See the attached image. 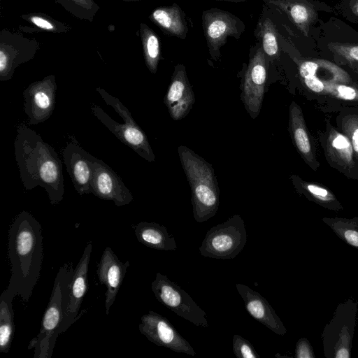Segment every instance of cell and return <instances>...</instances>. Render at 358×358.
<instances>
[{
  "label": "cell",
  "instance_id": "obj_33",
  "mask_svg": "<svg viewBox=\"0 0 358 358\" xmlns=\"http://www.w3.org/2000/svg\"><path fill=\"white\" fill-rule=\"evenodd\" d=\"M31 22L36 24L37 27L47 29V30H51L54 29V26L52 24L51 22L46 20L44 18H42L41 17L34 16L31 17Z\"/></svg>",
  "mask_w": 358,
  "mask_h": 358
},
{
  "label": "cell",
  "instance_id": "obj_14",
  "mask_svg": "<svg viewBox=\"0 0 358 358\" xmlns=\"http://www.w3.org/2000/svg\"><path fill=\"white\" fill-rule=\"evenodd\" d=\"M295 61L302 83L314 93L323 95L329 82H353L346 71L327 60L298 58Z\"/></svg>",
  "mask_w": 358,
  "mask_h": 358
},
{
  "label": "cell",
  "instance_id": "obj_5",
  "mask_svg": "<svg viewBox=\"0 0 358 358\" xmlns=\"http://www.w3.org/2000/svg\"><path fill=\"white\" fill-rule=\"evenodd\" d=\"M105 103L122 118L124 123L113 120L101 107L92 104V114L122 143L131 148L149 162L155 161V156L145 132L133 118L129 109L120 101L101 87L96 89Z\"/></svg>",
  "mask_w": 358,
  "mask_h": 358
},
{
  "label": "cell",
  "instance_id": "obj_23",
  "mask_svg": "<svg viewBox=\"0 0 358 358\" xmlns=\"http://www.w3.org/2000/svg\"><path fill=\"white\" fill-rule=\"evenodd\" d=\"M137 240L144 245L158 250H175L177 245L167 229L156 222H141L134 227Z\"/></svg>",
  "mask_w": 358,
  "mask_h": 358
},
{
  "label": "cell",
  "instance_id": "obj_6",
  "mask_svg": "<svg viewBox=\"0 0 358 358\" xmlns=\"http://www.w3.org/2000/svg\"><path fill=\"white\" fill-rule=\"evenodd\" d=\"M247 241L245 222L239 215L208 230L199 250L204 257L229 259L236 257Z\"/></svg>",
  "mask_w": 358,
  "mask_h": 358
},
{
  "label": "cell",
  "instance_id": "obj_18",
  "mask_svg": "<svg viewBox=\"0 0 358 358\" xmlns=\"http://www.w3.org/2000/svg\"><path fill=\"white\" fill-rule=\"evenodd\" d=\"M91 155L73 137L70 138V141L62 150L64 163L79 195L91 193Z\"/></svg>",
  "mask_w": 358,
  "mask_h": 358
},
{
  "label": "cell",
  "instance_id": "obj_9",
  "mask_svg": "<svg viewBox=\"0 0 358 358\" xmlns=\"http://www.w3.org/2000/svg\"><path fill=\"white\" fill-rule=\"evenodd\" d=\"M319 140L329 166L348 178L358 180V160L349 138L327 120Z\"/></svg>",
  "mask_w": 358,
  "mask_h": 358
},
{
  "label": "cell",
  "instance_id": "obj_35",
  "mask_svg": "<svg viewBox=\"0 0 358 358\" xmlns=\"http://www.w3.org/2000/svg\"><path fill=\"white\" fill-rule=\"evenodd\" d=\"M297 357H311L310 355L309 354L307 347L305 345L301 344L298 347Z\"/></svg>",
  "mask_w": 358,
  "mask_h": 358
},
{
  "label": "cell",
  "instance_id": "obj_3",
  "mask_svg": "<svg viewBox=\"0 0 358 358\" xmlns=\"http://www.w3.org/2000/svg\"><path fill=\"white\" fill-rule=\"evenodd\" d=\"M180 161L191 189L193 217L199 223L215 215L220 204V189L210 164L190 148H178Z\"/></svg>",
  "mask_w": 358,
  "mask_h": 358
},
{
  "label": "cell",
  "instance_id": "obj_22",
  "mask_svg": "<svg viewBox=\"0 0 358 358\" xmlns=\"http://www.w3.org/2000/svg\"><path fill=\"white\" fill-rule=\"evenodd\" d=\"M150 19L169 36L185 39L188 26L185 13L177 3L155 9Z\"/></svg>",
  "mask_w": 358,
  "mask_h": 358
},
{
  "label": "cell",
  "instance_id": "obj_24",
  "mask_svg": "<svg viewBox=\"0 0 358 358\" xmlns=\"http://www.w3.org/2000/svg\"><path fill=\"white\" fill-rule=\"evenodd\" d=\"M14 296L6 289L0 296V351L8 353L13 341L15 325L13 301Z\"/></svg>",
  "mask_w": 358,
  "mask_h": 358
},
{
  "label": "cell",
  "instance_id": "obj_4",
  "mask_svg": "<svg viewBox=\"0 0 358 358\" xmlns=\"http://www.w3.org/2000/svg\"><path fill=\"white\" fill-rule=\"evenodd\" d=\"M71 262L60 267L53 285L48 306L44 312L38 334L28 345L34 349V358H50L57 338L61 334L64 309L68 300L74 269Z\"/></svg>",
  "mask_w": 358,
  "mask_h": 358
},
{
  "label": "cell",
  "instance_id": "obj_27",
  "mask_svg": "<svg viewBox=\"0 0 358 358\" xmlns=\"http://www.w3.org/2000/svg\"><path fill=\"white\" fill-rule=\"evenodd\" d=\"M327 48L337 64L345 65L358 74V43L330 42Z\"/></svg>",
  "mask_w": 358,
  "mask_h": 358
},
{
  "label": "cell",
  "instance_id": "obj_31",
  "mask_svg": "<svg viewBox=\"0 0 358 358\" xmlns=\"http://www.w3.org/2000/svg\"><path fill=\"white\" fill-rule=\"evenodd\" d=\"M232 349L238 358H259L252 345L240 335L235 334L232 339Z\"/></svg>",
  "mask_w": 358,
  "mask_h": 358
},
{
  "label": "cell",
  "instance_id": "obj_39",
  "mask_svg": "<svg viewBox=\"0 0 358 358\" xmlns=\"http://www.w3.org/2000/svg\"><path fill=\"white\" fill-rule=\"evenodd\" d=\"M356 24H358V21L357 22V23H356Z\"/></svg>",
  "mask_w": 358,
  "mask_h": 358
},
{
  "label": "cell",
  "instance_id": "obj_34",
  "mask_svg": "<svg viewBox=\"0 0 358 358\" xmlns=\"http://www.w3.org/2000/svg\"><path fill=\"white\" fill-rule=\"evenodd\" d=\"M345 238L351 245L358 246V232L348 230L345 232Z\"/></svg>",
  "mask_w": 358,
  "mask_h": 358
},
{
  "label": "cell",
  "instance_id": "obj_29",
  "mask_svg": "<svg viewBox=\"0 0 358 358\" xmlns=\"http://www.w3.org/2000/svg\"><path fill=\"white\" fill-rule=\"evenodd\" d=\"M141 33L146 65L151 73H155L161 55L159 38L145 25L142 27Z\"/></svg>",
  "mask_w": 358,
  "mask_h": 358
},
{
  "label": "cell",
  "instance_id": "obj_25",
  "mask_svg": "<svg viewBox=\"0 0 358 358\" xmlns=\"http://www.w3.org/2000/svg\"><path fill=\"white\" fill-rule=\"evenodd\" d=\"M255 36L262 45L267 61L277 59L280 55L279 34L273 22L266 17H259Z\"/></svg>",
  "mask_w": 358,
  "mask_h": 358
},
{
  "label": "cell",
  "instance_id": "obj_15",
  "mask_svg": "<svg viewBox=\"0 0 358 358\" xmlns=\"http://www.w3.org/2000/svg\"><path fill=\"white\" fill-rule=\"evenodd\" d=\"M267 6L283 12L291 22L308 37L310 28L319 20V12L331 13L334 7L319 0H262Z\"/></svg>",
  "mask_w": 358,
  "mask_h": 358
},
{
  "label": "cell",
  "instance_id": "obj_20",
  "mask_svg": "<svg viewBox=\"0 0 358 358\" xmlns=\"http://www.w3.org/2000/svg\"><path fill=\"white\" fill-rule=\"evenodd\" d=\"M289 131L293 143L305 163L317 171L320 162L317 159L315 142L306 127L302 109L292 101L289 109Z\"/></svg>",
  "mask_w": 358,
  "mask_h": 358
},
{
  "label": "cell",
  "instance_id": "obj_2",
  "mask_svg": "<svg viewBox=\"0 0 358 358\" xmlns=\"http://www.w3.org/2000/svg\"><path fill=\"white\" fill-rule=\"evenodd\" d=\"M14 147L24 189L40 186L46 191L50 204L59 203L64 194V176L55 150L24 122L17 127Z\"/></svg>",
  "mask_w": 358,
  "mask_h": 358
},
{
  "label": "cell",
  "instance_id": "obj_32",
  "mask_svg": "<svg viewBox=\"0 0 358 358\" xmlns=\"http://www.w3.org/2000/svg\"><path fill=\"white\" fill-rule=\"evenodd\" d=\"M334 8L351 22L358 21V0H340Z\"/></svg>",
  "mask_w": 358,
  "mask_h": 358
},
{
  "label": "cell",
  "instance_id": "obj_37",
  "mask_svg": "<svg viewBox=\"0 0 358 358\" xmlns=\"http://www.w3.org/2000/svg\"><path fill=\"white\" fill-rule=\"evenodd\" d=\"M218 1H225L234 2V3H241V2H245L247 0H218Z\"/></svg>",
  "mask_w": 358,
  "mask_h": 358
},
{
  "label": "cell",
  "instance_id": "obj_10",
  "mask_svg": "<svg viewBox=\"0 0 358 358\" xmlns=\"http://www.w3.org/2000/svg\"><path fill=\"white\" fill-rule=\"evenodd\" d=\"M250 55L241 84V99L244 106L255 119L259 115L267 79V59L259 42Z\"/></svg>",
  "mask_w": 358,
  "mask_h": 358
},
{
  "label": "cell",
  "instance_id": "obj_8",
  "mask_svg": "<svg viewBox=\"0 0 358 358\" xmlns=\"http://www.w3.org/2000/svg\"><path fill=\"white\" fill-rule=\"evenodd\" d=\"M155 298L178 316L196 326L208 327L206 312L179 285L157 273L151 284Z\"/></svg>",
  "mask_w": 358,
  "mask_h": 358
},
{
  "label": "cell",
  "instance_id": "obj_12",
  "mask_svg": "<svg viewBox=\"0 0 358 358\" xmlns=\"http://www.w3.org/2000/svg\"><path fill=\"white\" fill-rule=\"evenodd\" d=\"M140 332L158 346L165 347L176 352L194 356L189 343L181 336L171 323L157 313L150 310L141 318Z\"/></svg>",
  "mask_w": 358,
  "mask_h": 358
},
{
  "label": "cell",
  "instance_id": "obj_38",
  "mask_svg": "<svg viewBox=\"0 0 358 358\" xmlns=\"http://www.w3.org/2000/svg\"><path fill=\"white\" fill-rule=\"evenodd\" d=\"M76 1H80V0H76ZM83 2V0H81Z\"/></svg>",
  "mask_w": 358,
  "mask_h": 358
},
{
  "label": "cell",
  "instance_id": "obj_16",
  "mask_svg": "<svg viewBox=\"0 0 358 358\" xmlns=\"http://www.w3.org/2000/svg\"><path fill=\"white\" fill-rule=\"evenodd\" d=\"M92 245L90 241L78 262L70 283L68 300L64 309L61 334L79 317V310L87 288V276Z\"/></svg>",
  "mask_w": 358,
  "mask_h": 358
},
{
  "label": "cell",
  "instance_id": "obj_19",
  "mask_svg": "<svg viewBox=\"0 0 358 358\" xmlns=\"http://www.w3.org/2000/svg\"><path fill=\"white\" fill-rule=\"evenodd\" d=\"M129 266V261L122 262L110 247L104 249L97 265L96 274L99 282L106 288L105 294L106 315L109 314Z\"/></svg>",
  "mask_w": 358,
  "mask_h": 358
},
{
  "label": "cell",
  "instance_id": "obj_7",
  "mask_svg": "<svg viewBox=\"0 0 358 358\" xmlns=\"http://www.w3.org/2000/svg\"><path fill=\"white\" fill-rule=\"evenodd\" d=\"M201 22L208 53L215 61L221 56V48L228 38L238 40L245 29L244 22L238 17L217 8L203 10Z\"/></svg>",
  "mask_w": 358,
  "mask_h": 358
},
{
  "label": "cell",
  "instance_id": "obj_11",
  "mask_svg": "<svg viewBox=\"0 0 358 358\" xmlns=\"http://www.w3.org/2000/svg\"><path fill=\"white\" fill-rule=\"evenodd\" d=\"M90 190L101 199L113 201L115 206L130 203L134 196L121 178L106 163L91 155Z\"/></svg>",
  "mask_w": 358,
  "mask_h": 358
},
{
  "label": "cell",
  "instance_id": "obj_28",
  "mask_svg": "<svg viewBox=\"0 0 358 358\" xmlns=\"http://www.w3.org/2000/svg\"><path fill=\"white\" fill-rule=\"evenodd\" d=\"M290 180L298 192L307 196H310L319 202L330 203L336 201L333 194L320 184L304 180L296 175H291Z\"/></svg>",
  "mask_w": 358,
  "mask_h": 358
},
{
  "label": "cell",
  "instance_id": "obj_30",
  "mask_svg": "<svg viewBox=\"0 0 358 358\" xmlns=\"http://www.w3.org/2000/svg\"><path fill=\"white\" fill-rule=\"evenodd\" d=\"M323 95L349 103H358V83H327Z\"/></svg>",
  "mask_w": 358,
  "mask_h": 358
},
{
  "label": "cell",
  "instance_id": "obj_21",
  "mask_svg": "<svg viewBox=\"0 0 358 358\" xmlns=\"http://www.w3.org/2000/svg\"><path fill=\"white\" fill-rule=\"evenodd\" d=\"M236 287L245 309L253 318L276 334L285 332L282 322L265 298L245 285L236 283Z\"/></svg>",
  "mask_w": 358,
  "mask_h": 358
},
{
  "label": "cell",
  "instance_id": "obj_13",
  "mask_svg": "<svg viewBox=\"0 0 358 358\" xmlns=\"http://www.w3.org/2000/svg\"><path fill=\"white\" fill-rule=\"evenodd\" d=\"M57 84L52 75L30 84L23 92L24 110L30 125L48 120L56 103Z\"/></svg>",
  "mask_w": 358,
  "mask_h": 358
},
{
  "label": "cell",
  "instance_id": "obj_17",
  "mask_svg": "<svg viewBox=\"0 0 358 358\" xmlns=\"http://www.w3.org/2000/svg\"><path fill=\"white\" fill-rule=\"evenodd\" d=\"M164 102L173 120L185 117L195 102V96L189 83L186 68L182 64L174 67L171 83Z\"/></svg>",
  "mask_w": 358,
  "mask_h": 358
},
{
  "label": "cell",
  "instance_id": "obj_1",
  "mask_svg": "<svg viewBox=\"0 0 358 358\" xmlns=\"http://www.w3.org/2000/svg\"><path fill=\"white\" fill-rule=\"evenodd\" d=\"M10 278L6 290L28 303L41 275L43 259L42 227L29 212L21 211L8 230Z\"/></svg>",
  "mask_w": 358,
  "mask_h": 358
},
{
  "label": "cell",
  "instance_id": "obj_26",
  "mask_svg": "<svg viewBox=\"0 0 358 358\" xmlns=\"http://www.w3.org/2000/svg\"><path fill=\"white\" fill-rule=\"evenodd\" d=\"M337 129L351 142L355 156L358 160V106H347L336 117Z\"/></svg>",
  "mask_w": 358,
  "mask_h": 358
},
{
  "label": "cell",
  "instance_id": "obj_36",
  "mask_svg": "<svg viewBox=\"0 0 358 358\" xmlns=\"http://www.w3.org/2000/svg\"><path fill=\"white\" fill-rule=\"evenodd\" d=\"M336 357L337 358H348L349 357V352L346 349H341L338 351Z\"/></svg>",
  "mask_w": 358,
  "mask_h": 358
}]
</instances>
